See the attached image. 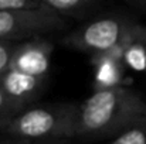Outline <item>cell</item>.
Returning a JSON list of instances; mask_svg holds the SVG:
<instances>
[{"mask_svg":"<svg viewBox=\"0 0 146 144\" xmlns=\"http://www.w3.org/2000/svg\"><path fill=\"white\" fill-rule=\"evenodd\" d=\"M41 7V0H0V11L31 10Z\"/></svg>","mask_w":146,"mask_h":144,"instance_id":"obj_12","label":"cell"},{"mask_svg":"<svg viewBox=\"0 0 146 144\" xmlns=\"http://www.w3.org/2000/svg\"><path fill=\"white\" fill-rule=\"evenodd\" d=\"M146 117V102L123 85L94 92L78 105V136L116 139Z\"/></svg>","mask_w":146,"mask_h":144,"instance_id":"obj_1","label":"cell"},{"mask_svg":"<svg viewBox=\"0 0 146 144\" xmlns=\"http://www.w3.org/2000/svg\"><path fill=\"white\" fill-rule=\"evenodd\" d=\"M136 21L125 16H104L95 18L64 38L67 47L91 52V55L106 52L121 45L133 31Z\"/></svg>","mask_w":146,"mask_h":144,"instance_id":"obj_3","label":"cell"},{"mask_svg":"<svg viewBox=\"0 0 146 144\" xmlns=\"http://www.w3.org/2000/svg\"><path fill=\"white\" fill-rule=\"evenodd\" d=\"M128 3H129L133 9H138V10L146 13V0H128Z\"/></svg>","mask_w":146,"mask_h":144,"instance_id":"obj_15","label":"cell"},{"mask_svg":"<svg viewBox=\"0 0 146 144\" xmlns=\"http://www.w3.org/2000/svg\"><path fill=\"white\" fill-rule=\"evenodd\" d=\"M0 144H33L29 140H20V139H11V140H6V141H0Z\"/></svg>","mask_w":146,"mask_h":144,"instance_id":"obj_16","label":"cell"},{"mask_svg":"<svg viewBox=\"0 0 146 144\" xmlns=\"http://www.w3.org/2000/svg\"><path fill=\"white\" fill-rule=\"evenodd\" d=\"M122 59H123L125 68H129L138 72H146V45L135 37L133 31H132L131 38L126 43Z\"/></svg>","mask_w":146,"mask_h":144,"instance_id":"obj_9","label":"cell"},{"mask_svg":"<svg viewBox=\"0 0 146 144\" xmlns=\"http://www.w3.org/2000/svg\"><path fill=\"white\" fill-rule=\"evenodd\" d=\"M65 18L57 16L43 4L31 10L0 11V40L17 43L31 40L65 28Z\"/></svg>","mask_w":146,"mask_h":144,"instance_id":"obj_4","label":"cell"},{"mask_svg":"<svg viewBox=\"0 0 146 144\" xmlns=\"http://www.w3.org/2000/svg\"><path fill=\"white\" fill-rule=\"evenodd\" d=\"M24 110H26L24 107H21L20 105L9 99L4 95V92L0 89V133H3L6 126Z\"/></svg>","mask_w":146,"mask_h":144,"instance_id":"obj_10","label":"cell"},{"mask_svg":"<svg viewBox=\"0 0 146 144\" xmlns=\"http://www.w3.org/2000/svg\"><path fill=\"white\" fill-rule=\"evenodd\" d=\"M108 144H146V117Z\"/></svg>","mask_w":146,"mask_h":144,"instance_id":"obj_11","label":"cell"},{"mask_svg":"<svg viewBox=\"0 0 146 144\" xmlns=\"http://www.w3.org/2000/svg\"><path fill=\"white\" fill-rule=\"evenodd\" d=\"M47 78L30 76L13 69H6L0 75V89L14 103L24 109L31 107L37 97L43 93Z\"/></svg>","mask_w":146,"mask_h":144,"instance_id":"obj_7","label":"cell"},{"mask_svg":"<svg viewBox=\"0 0 146 144\" xmlns=\"http://www.w3.org/2000/svg\"><path fill=\"white\" fill-rule=\"evenodd\" d=\"M128 40H125L121 45L112 48L106 52L91 55L92 57L91 62H92L94 69H95V72H94V92L123 86L126 68L123 65L122 58H123V51H125Z\"/></svg>","mask_w":146,"mask_h":144,"instance_id":"obj_6","label":"cell"},{"mask_svg":"<svg viewBox=\"0 0 146 144\" xmlns=\"http://www.w3.org/2000/svg\"><path fill=\"white\" fill-rule=\"evenodd\" d=\"M3 134L20 140L77 137L78 105L61 103L29 107L6 126Z\"/></svg>","mask_w":146,"mask_h":144,"instance_id":"obj_2","label":"cell"},{"mask_svg":"<svg viewBox=\"0 0 146 144\" xmlns=\"http://www.w3.org/2000/svg\"><path fill=\"white\" fill-rule=\"evenodd\" d=\"M41 4L62 18L87 17L98 6L95 0H41Z\"/></svg>","mask_w":146,"mask_h":144,"instance_id":"obj_8","label":"cell"},{"mask_svg":"<svg viewBox=\"0 0 146 144\" xmlns=\"http://www.w3.org/2000/svg\"><path fill=\"white\" fill-rule=\"evenodd\" d=\"M52 49L54 44L43 37L19 43L7 69H13L30 76L47 78L51 66Z\"/></svg>","mask_w":146,"mask_h":144,"instance_id":"obj_5","label":"cell"},{"mask_svg":"<svg viewBox=\"0 0 146 144\" xmlns=\"http://www.w3.org/2000/svg\"><path fill=\"white\" fill-rule=\"evenodd\" d=\"M19 43H11V41H1L0 40V75L9 68L10 59L13 57V52L17 47Z\"/></svg>","mask_w":146,"mask_h":144,"instance_id":"obj_13","label":"cell"},{"mask_svg":"<svg viewBox=\"0 0 146 144\" xmlns=\"http://www.w3.org/2000/svg\"><path fill=\"white\" fill-rule=\"evenodd\" d=\"M133 34H135V37H136L139 41H142L146 45V27L145 26H141V24L136 23V26H135V28H133Z\"/></svg>","mask_w":146,"mask_h":144,"instance_id":"obj_14","label":"cell"}]
</instances>
